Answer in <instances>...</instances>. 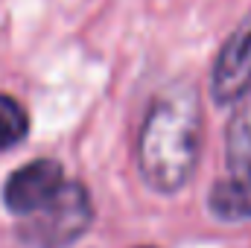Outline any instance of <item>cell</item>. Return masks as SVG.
<instances>
[{
    "label": "cell",
    "instance_id": "cell-1",
    "mask_svg": "<svg viewBox=\"0 0 251 248\" xmlns=\"http://www.w3.org/2000/svg\"><path fill=\"white\" fill-rule=\"evenodd\" d=\"M201 143V108L190 85L164 91L137 134V170L158 193H176L193 178Z\"/></svg>",
    "mask_w": 251,
    "mask_h": 248
},
{
    "label": "cell",
    "instance_id": "cell-2",
    "mask_svg": "<svg viewBox=\"0 0 251 248\" xmlns=\"http://www.w3.org/2000/svg\"><path fill=\"white\" fill-rule=\"evenodd\" d=\"M94 222V204L88 190L76 181H64L50 204L24 216L18 234L29 248H67Z\"/></svg>",
    "mask_w": 251,
    "mask_h": 248
},
{
    "label": "cell",
    "instance_id": "cell-5",
    "mask_svg": "<svg viewBox=\"0 0 251 248\" xmlns=\"http://www.w3.org/2000/svg\"><path fill=\"white\" fill-rule=\"evenodd\" d=\"M62 187V167L50 158H41V161H32L9 175V181L3 187V201L15 216L24 219V216H32L35 210H41L44 204H50Z\"/></svg>",
    "mask_w": 251,
    "mask_h": 248
},
{
    "label": "cell",
    "instance_id": "cell-6",
    "mask_svg": "<svg viewBox=\"0 0 251 248\" xmlns=\"http://www.w3.org/2000/svg\"><path fill=\"white\" fill-rule=\"evenodd\" d=\"M29 131V117L24 105L6 94H0V152L18 146Z\"/></svg>",
    "mask_w": 251,
    "mask_h": 248
},
{
    "label": "cell",
    "instance_id": "cell-3",
    "mask_svg": "<svg viewBox=\"0 0 251 248\" xmlns=\"http://www.w3.org/2000/svg\"><path fill=\"white\" fill-rule=\"evenodd\" d=\"M213 216L222 222L251 219V114L240 111L225 134V175L207 198Z\"/></svg>",
    "mask_w": 251,
    "mask_h": 248
},
{
    "label": "cell",
    "instance_id": "cell-4",
    "mask_svg": "<svg viewBox=\"0 0 251 248\" xmlns=\"http://www.w3.org/2000/svg\"><path fill=\"white\" fill-rule=\"evenodd\" d=\"M210 91L219 105H234L251 91V15L222 44L213 64Z\"/></svg>",
    "mask_w": 251,
    "mask_h": 248
}]
</instances>
